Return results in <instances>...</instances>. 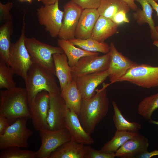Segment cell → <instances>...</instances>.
I'll return each instance as SVG.
<instances>
[{"mask_svg":"<svg viewBox=\"0 0 158 158\" xmlns=\"http://www.w3.org/2000/svg\"><path fill=\"white\" fill-rule=\"evenodd\" d=\"M25 44L34 63L55 75L53 55L64 51L59 47L43 43L34 37H25Z\"/></svg>","mask_w":158,"mask_h":158,"instance_id":"obj_4","label":"cell"},{"mask_svg":"<svg viewBox=\"0 0 158 158\" xmlns=\"http://www.w3.org/2000/svg\"><path fill=\"white\" fill-rule=\"evenodd\" d=\"M41 2L44 5L51 4L59 1V0H37Z\"/></svg>","mask_w":158,"mask_h":158,"instance_id":"obj_41","label":"cell"},{"mask_svg":"<svg viewBox=\"0 0 158 158\" xmlns=\"http://www.w3.org/2000/svg\"><path fill=\"white\" fill-rule=\"evenodd\" d=\"M153 44L158 48V40L154 41L153 43Z\"/></svg>","mask_w":158,"mask_h":158,"instance_id":"obj_44","label":"cell"},{"mask_svg":"<svg viewBox=\"0 0 158 158\" xmlns=\"http://www.w3.org/2000/svg\"><path fill=\"white\" fill-rule=\"evenodd\" d=\"M77 4L83 9H97L101 0H71Z\"/></svg>","mask_w":158,"mask_h":158,"instance_id":"obj_35","label":"cell"},{"mask_svg":"<svg viewBox=\"0 0 158 158\" xmlns=\"http://www.w3.org/2000/svg\"><path fill=\"white\" fill-rule=\"evenodd\" d=\"M99 16L97 9H83L75 31V38L86 39L90 38L95 25Z\"/></svg>","mask_w":158,"mask_h":158,"instance_id":"obj_18","label":"cell"},{"mask_svg":"<svg viewBox=\"0 0 158 158\" xmlns=\"http://www.w3.org/2000/svg\"><path fill=\"white\" fill-rule=\"evenodd\" d=\"M25 13L21 35L15 43L11 44L9 56L10 66L13 69L15 74L24 79L25 78L29 69L34 63L25 42L26 37L25 36Z\"/></svg>","mask_w":158,"mask_h":158,"instance_id":"obj_5","label":"cell"},{"mask_svg":"<svg viewBox=\"0 0 158 158\" xmlns=\"http://www.w3.org/2000/svg\"><path fill=\"white\" fill-rule=\"evenodd\" d=\"M68 40L75 46L88 51L106 54L110 51V45L108 44L99 42L90 37L86 39L75 38Z\"/></svg>","mask_w":158,"mask_h":158,"instance_id":"obj_29","label":"cell"},{"mask_svg":"<svg viewBox=\"0 0 158 158\" xmlns=\"http://www.w3.org/2000/svg\"><path fill=\"white\" fill-rule=\"evenodd\" d=\"M15 74L12 68L0 60V88L9 90L16 87L13 76Z\"/></svg>","mask_w":158,"mask_h":158,"instance_id":"obj_31","label":"cell"},{"mask_svg":"<svg viewBox=\"0 0 158 158\" xmlns=\"http://www.w3.org/2000/svg\"><path fill=\"white\" fill-rule=\"evenodd\" d=\"M110 53L104 55H92L81 58L76 64L71 68L73 79L96 72L105 71L109 68Z\"/></svg>","mask_w":158,"mask_h":158,"instance_id":"obj_10","label":"cell"},{"mask_svg":"<svg viewBox=\"0 0 158 158\" xmlns=\"http://www.w3.org/2000/svg\"><path fill=\"white\" fill-rule=\"evenodd\" d=\"M158 109V92L144 98L139 103L138 108V114L145 120L151 119L154 111Z\"/></svg>","mask_w":158,"mask_h":158,"instance_id":"obj_30","label":"cell"},{"mask_svg":"<svg viewBox=\"0 0 158 158\" xmlns=\"http://www.w3.org/2000/svg\"><path fill=\"white\" fill-rule=\"evenodd\" d=\"M0 115L6 117L10 124L22 117L31 118L26 88L16 87L0 91Z\"/></svg>","mask_w":158,"mask_h":158,"instance_id":"obj_2","label":"cell"},{"mask_svg":"<svg viewBox=\"0 0 158 158\" xmlns=\"http://www.w3.org/2000/svg\"><path fill=\"white\" fill-rule=\"evenodd\" d=\"M10 125L6 117L0 115V135L3 134Z\"/></svg>","mask_w":158,"mask_h":158,"instance_id":"obj_37","label":"cell"},{"mask_svg":"<svg viewBox=\"0 0 158 158\" xmlns=\"http://www.w3.org/2000/svg\"><path fill=\"white\" fill-rule=\"evenodd\" d=\"M126 81L144 88L158 86V66L146 64H138L130 68L117 82Z\"/></svg>","mask_w":158,"mask_h":158,"instance_id":"obj_7","label":"cell"},{"mask_svg":"<svg viewBox=\"0 0 158 158\" xmlns=\"http://www.w3.org/2000/svg\"><path fill=\"white\" fill-rule=\"evenodd\" d=\"M118 26L111 19L100 16L94 27L90 38L104 42L114 34L119 33Z\"/></svg>","mask_w":158,"mask_h":158,"instance_id":"obj_19","label":"cell"},{"mask_svg":"<svg viewBox=\"0 0 158 158\" xmlns=\"http://www.w3.org/2000/svg\"><path fill=\"white\" fill-rule=\"evenodd\" d=\"M28 119L22 117L17 119L0 135L1 150L11 147L28 148V140L33 134L26 126Z\"/></svg>","mask_w":158,"mask_h":158,"instance_id":"obj_6","label":"cell"},{"mask_svg":"<svg viewBox=\"0 0 158 158\" xmlns=\"http://www.w3.org/2000/svg\"><path fill=\"white\" fill-rule=\"evenodd\" d=\"M127 13L124 11H120L116 14L111 19L118 25L123 23H129L130 21L127 16Z\"/></svg>","mask_w":158,"mask_h":158,"instance_id":"obj_36","label":"cell"},{"mask_svg":"<svg viewBox=\"0 0 158 158\" xmlns=\"http://www.w3.org/2000/svg\"><path fill=\"white\" fill-rule=\"evenodd\" d=\"M109 71L88 74L76 79L77 87L83 99H87L95 94L97 87L108 77Z\"/></svg>","mask_w":158,"mask_h":158,"instance_id":"obj_17","label":"cell"},{"mask_svg":"<svg viewBox=\"0 0 158 158\" xmlns=\"http://www.w3.org/2000/svg\"><path fill=\"white\" fill-rule=\"evenodd\" d=\"M53 58L55 75L59 80L61 90L73 80L71 68L68 64L67 57L64 53L55 54L53 55Z\"/></svg>","mask_w":158,"mask_h":158,"instance_id":"obj_21","label":"cell"},{"mask_svg":"<svg viewBox=\"0 0 158 158\" xmlns=\"http://www.w3.org/2000/svg\"><path fill=\"white\" fill-rule=\"evenodd\" d=\"M39 132L41 144L35 152V158H49L57 148L71 140L68 131L65 127L55 130L42 129Z\"/></svg>","mask_w":158,"mask_h":158,"instance_id":"obj_8","label":"cell"},{"mask_svg":"<svg viewBox=\"0 0 158 158\" xmlns=\"http://www.w3.org/2000/svg\"><path fill=\"white\" fill-rule=\"evenodd\" d=\"M130 9L127 4L122 0H101L97 8L100 16L110 19L120 11L128 13Z\"/></svg>","mask_w":158,"mask_h":158,"instance_id":"obj_26","label":"cell"},{"mask_svg":"<svg viewBox=\"0 0 158 158\" xmlns=\"http://www.w3.org/2000/svg\"><path fill=\"white\" fill-rule=\"evenodd\" d=\"M12 2H8L3 4L0 2V22H6L13 21L12 17L10 13V10L13 6Z\"/></svg>","mask_w":158,"mask_h":158,"instance_id":"obj_34","label":"cell"},{"mask_svg":"<svg viewBox=\"0 0 158 158\" xmlns=\"http://www.w3.org/2000/svg\"><path fill=\"white\" fill-rule=\"evenodd\" d=\"M63 11L59 7V1L54 4L42 6L37 9L40 24L45 27V30L53 38L58 37L61 28Z\"/></svg>","mask_w":158,"mask_h":158,"instance_id":"obj_9","label":"cell"},{"mask_svg":"<svg viewBox=\"0 0 158 158\" xmlns=\"http://www.w3.org/2000/svg\"><path fill=\"white\" fill-rule=\"evenodd\" d=\"M154 0L156 2H158V0Z\"/></svg>","mask_w":158,"mask_h":158,"instance_id":"obj_45","label":"cell"},{"mask_svg":"<svg viewBox=\"0 0 158 158\" xmlns=\"http://www.w3.org/2000/svg\"><path fill=\"white\" fill-rule=\"evenodd\" d=\"M60 95L65 101L68 108L78 114L81 104L82 98L75 80L61 90Z\"/></svg>","mask_w":158,"mask_h":158,"instance_id":"obj_23","label":"cell"},{"mask_svg":"<svg viewBox=\"0 0 158 158\" xmlns=\"http://www.w3.org/2000/svg\"><path fill=\"white\" fill-rule=\"evenodd\" d=\"M57 44L66 55L68 63L72 68L81 58L89 56L99 55V52H90L80 48H77L68 40L59 39Z\"/></svg>","mask_w":158,"mask_h":158,"instance_id":"obj_24","label":"cell"},{"mask_svg":"<svg viewBox=\"0 0 158 158\" xmlns=\"http://www.w3.org/2000/svg\"><path fill=\"white\" fill-rule=\"evenodd\" d=\"M141 5L142 9H139L133 14V18L139 25L148 24L150 31L151 37L154 41L158 40V33L152 18L153 8L148 0H134Z\"/></svg>","mask_w":158,"mask_h":158,"instance_id":"obj_22","label":"cell"},{"mask_svg":"<svg viewBox=\"0 0 158 158\" xmlns=\"http://www.w3.org/2000/svg\"><path fill=\"white\" fill-rule=\"evenodd\" d=\"M129 7L130 9L133 11H136L137 9V6L134 2V0H122Z\"/></svg>","mask_w":158,"mask_h":158,"instance_id":"obj_39","label":"cell"},{"mask_svg":"<svg viewBox=\"0 0 158 158\" xmlns=\"http://www.w3.org/2000/svg\"><path fill=\"white\" fill-rule=\"evenodd\" d=\"M109 85L103 83L101 89L95 90L96 93L93 96L82 99L78 116L84 129L90 135L108 113L109 102L106 88Z\"/></svg>","mask_w":158,"mask_h":158,"instance_id":"obj_1","label":"cell"},{"mask_svg":"<svg viewBox=\"0 0 158 158\" xmlns=\"http://www.w3.org/2000/svg\"><path fill=\"white\" fill-rule=\"evenodd\" d=\"M49 94L45 90L39 93L30 104L31 118L37 131L48 129L47 118L49 107Z\"/></svg>","mask_w":158,"mask_h":158,"instance_id":"obj_11","label":"cell"},{"mask_svg":"<svg viewBox=\"0 0 158 158\" xmlns=\"http://www.w3.org/2000/svg\"><path fill=\"white\" fill-rule=\"evenodd\" d=\"M64 14L59 39L70 40L75 38V34L83 9L71 0L63 7Z\"/></svg>","mask_w":158,"mask_h":158,"instance_id":"obj_12","label":"cell"},{"mask_svg":"<svg viewBox=\"0 0 158 158\" xmlns=\"http://www.w3.org/2000/svg\"><path fill=\"white\" fill-rule=\"evenodd\" d=\"M49 94V107L47 118L48 129L55 130L64 127L65 119L69 108L60 94Z\"/></svg>","mask_w":158,"mask_h":158,"instance_id":"obj_13","label":"cell"},{"mask_svg":"<svg viewBox=\"0 0 158 158\" xmlns=\"http://www.w3.org/2000/svg\"><path fill=\"white\" fill-rule=\"evenodd\" d=\"M138 133L116 130L111 139L105 143L100 150L107 153H115L126 141Z\"/></svg>","mask_w":158,"mask_h":158,"instance_id":"obj_28","label":"cell"},{"mask_svg":"<svg viewBox=\"0 0 158 158\" xmlns=\"http://www.w3.org/2000/svg\"><path fill=\"white\" fill-rule=\"evenodd\" d=\"M112 104L114 111L113 120L116 130L138 133L141 125L138 123L127 121L122 115L116 102L113 101Z\"/></svg>","mask_w":158,"mask_h":158,"instance_id":"obj_27","label":"cell"},{"mask_svg":"<svg viewBox=\"0 0 158 158\" xmlns=\"http://www.w3.org/2000/svg\"><path fill=\"white\" fill-rule=\"evenodd\" d=\"M110 61L108 68L109 85L117 82L130 68L136 65L134 62L118 51L114 43L110 45Z\"/></svg>","mask_w":158,"mask_h":158,"instance_id":"obj_14","label":"cell"},{"mask_svg":"<svg viewBox=\"0 0 158 158\" xmlns=\"http://www.w3.org/2000/svg\"><path fill=\"white\" fill-rule=\"evenodd\" d=\"M21 2H23L25 1H27L30 4H31L32 2V0H18Z\"/></svg>","mask_w":158,"mask_h":158,"instance_id":"obj_43","label":"cell"},{"mask_svg":"<svg viewBox=\"0 0 158 158\" xmlns=\"http://www.w3.org/2000/svg\"><path fill=\"white\" fill-rule=\"evenodd\" d=\"M55 75L39 65L33 63L24 79L29 105L40 92L45 90L49 93L60 94Z\"/></svg>","mask_w":158,"mask_h":158,"instance_id":"obj_3","label":"cell"},{"mask_svg":"<svg viewBox=\"0 0 158 158\" xmlns=\"http://www.w3.org/2000/svg\"><path fill=\"white\" fill-rule=\"evenodd\" d=\"M12 21L4 23L0 27V60L10 66L9 56L12 44L11 37L13 32Z\"/></svg>","mask_w":158,"mask_h":158,"instance_id":"obj_25","label":"cell"},{"mask_svg":"<svg viewBox=\"0 0 158 158\" xmlns=\"http://www.w3.org/2000/svg\"><path fill=\"white\" fill-rule=\"evenodd\" d=\"M148 2L152 6L153 9H154L157 13L158 16V4L154 0H148ZM156 29L158 33V25L155 26Z\"/></svg>","mask_w":158,"mask_h":158,"instance_id":"obj_40","label":"cell"},{"mask_svg":"<svg viewBox=\"0 0 158 158\" xmlns=\"http://www.w3.org/2000/svg\"><path fill=\"white\" fill-rule=\"evenodd\" d=\"M115 157V153H107L87 145L85 158H114Z\"/></svg>","mask_w":158,"mask_h":158,"instance_id":"obj_33","label":"cell"},{"mask_svg":"<svg viewBox=\"0 0 158 158\" xmlns=\"http://www.w3.org/2000/svg\"><path fill=\"white\" fill-rule=\"evenodd\" d=\"M149 122L151 123L158 125V121H155L151 119L149 120Z\"/></svg>","mask_w":158,"mask_h":158,"instance_id":"obj_42","label":"cell"},{"mask_svg":"<svg viewBox=\"0 0 158 158\" xmlns=\"http://www.w3.org/2000/svg\"><path fill=\"white\" fill-rule=\"evenodd\" d=\"M36 152L23 150L17 147H11L1 150L0 158H35Z\"/></svg>","mask_w":158,"mask_h":158,"instance_id":"obj_32","label":"cell"},{"mask_svg":"<svg viewBox=\"0 0 158 158\" xmlns=\"http://www.w3.org/2000/svg\"><path fill=\"white\" fill-rule=\"evenodd\" d=\"M148 139L138 133L126 141L115 153V157L121 158H138L148 151Z\"/></svg>","mask_w":158,"mask_h":158,"instance_id":"obj_16","label":"cell"},{"mask_svg":"<svg viewBox=\"0 0 158 158\" xmlns=\"http://www.w3.org/2000/svg\"><path fill=\"white\" fill-rule=\"evenodd\" d=\"M64 126L68 131L71 140L85 145H90L94 143V140L90 134L82 126L78 115L69 109L66 114Z\"/></svg>","mask_w":158,"mask_h":158,"instance_id":"obj_15","label":"cell"},{"mask_svg":"<svg viewBox=\"0 0 158 158\" xmlns=\"http://www.w3.org/2000/svg\"><path fill=\"white\" fill-rule=\"evenodd\" d=\"M155 156H158V150L151 152L147 151L139 156L138 158H150Z\"/></svg>","mask_w":158,"mask_h":158,"instance_id":"obj_38","label":"cell"},{"mask_svg":"<svg viewBox=\"0 0 158 158\" xmlns=\"http://www.w3.org/2000/svg\"><path fill=\"white\" fill-rule=\"evenodd\" d=\"M87 145L71 140L53 152L49 158H85Z\"/></svg>","mask_w":158,"mask_h":158,"instance_id":"obj_20","label":"cell"}]
</instances>
